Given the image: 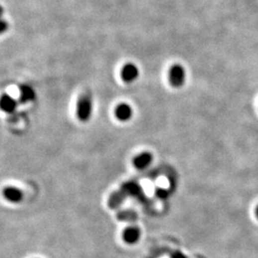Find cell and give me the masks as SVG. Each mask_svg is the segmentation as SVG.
Here are the masks:
<instances>
[{
  "mask_svg": "<svg viewBox=\"0 0 258 258\" xmlns=\"http://www.w3.org/2000/svg\"><path fill=\"white\" fill-rule=\"evenodd\" d=\"M93 112V101L89 95H83L77 103V116L80 121L87 122Z\"/></svg>",
  "mask_w": 258,
  "mask_h": 258,
  "instance_id": "obj_1",
  "label": "cell"
},
{
  "mask_svg": "<svg viewBox=\"0 0 258 258\" xmlns=\"http://www.w3.org/2000/svg\"><path fill=\"white\" fill-rule=\"evenodd\" d=\"M170 84L175 88L184 86L185 82V70L181 64L172 65L170 70Z\"/></svg>",
  "mask_w": 258,
  "mask_h": 258,
  "instance_id": "obj_2",
  "label": "cell"
},
{
  "mask_svg": "<svg viewBox=\"0 0 258 258\" xmlns=\"http://www.w3.org/2000/svg\"><path fill=\"white\" fill-rule=\"evenodd\" d=\"M141 230L139 227L137 226H128L126 227L123 232V241L126 243V244H129V245H133L136 244L140 238H141Z\"/></svg>",
  "mask_w": 258,
  "mask_h": 258,
  "instance_id": "obj_3",
  "label": "cell"
},
{
  "mask_svg": "<svg viewBox=\"0 0 258 258\" xmlns=\"http://www.w3.org/2000/svg\"><path fill=\"white\" fill-rule=\"evenodd\" d=\"M139 68L136 66L134 63H126L123 65L121 70V77L123 82L125 83H132L136 81L139 77Z\"/></svg>",
  "mask_w": 258,
  "mask_h": 258,
  "instance_id": "obj_4",
  "label": "cell"
},
{
  "mask_svg": "<svg viewBox=\"0 0 258 258\" xmlns=\"http://www.w3.org/2000/svg\"><path fill=\"white\" fill-rule=\"evenodd\" d=\"M115 115L121 122H127L133 116V109L128 103H120L115 109Z\"/></svg>",
  "mask_w": 258,
  "mask_h": 258,
  "instance_id": "obj_5",
  "label": "cell"
},
{
  "mask_svg": "<svg viewBox=\"0 0 258 258\" xmlns=\"http://www.w3.org/2000/svg\"><path fill=\"white\" fill-rule=\"evenodd\" d=\"M3 195L7 201L11 203H18L23 198L22 191L15 186H6L3 190Z\"/></svg>",
  "mask_w": 258,
  "mask_h": 258,
  "instance_id": "obj_6",
  "label": "cell"
},
{
  "mask_svg": "<svg viewBox=\"0 0 258 258\" xmlns=\"http://www.w3.org/2000/svg\"><path fill=\"white\" fill-rule=\"evenodd\" d=\"M153 157L149 152H143L139 155H137L134 160H133V164L137 170H145L148 168V166L152 163Z\"/></svg>",
  "mask_w": 258,
  "mask_h": 258,
  "instance_id": "obj_7",
  "label": "cell"
},
{
  "mask_svg": "<svg viewBox=\"0 0 258 258\" xmlns=\"http://www.w3.org/2000/svg\"><path fill=\"white\" fill-rule=\"evenodd\" d=\"M0 106L1 109L7 113H12L17 107V102L14 98L11 97L8 94H4L1 97L0 100Z\"/></svg>",
  "mask_w": 258,
  "mask_h": 258,
  "instance_id": "obj_8",
  "label": "cell"
},
{
  "mask_svg": "<svg viewBox=\"0 0 258 258\" xmlns=\"http://www.w3.org/2000/svg\"><path fill=\"white\" fill-rule=\"evenodd\" d=\"M125 198H126V195L124 194V192L122 189L119 191H115L109 197L108 206L110 207L111 209H117L123 204Z\"/></svg>",
  "mask_w": 258,
  "mask_h": 258,
  "instance_id": "obj_9",
  "label": "cell"
},
{
  "mask_svg": "<svg viewBox=\"0 0 258 258\" xmlns=\"http://www.w3.org/2000/svg\"><path fill=\"white\" fill-rule=\"evenodd\" d=\"M36 93L29 86H22L19 89V98L21 102H29L35 99Z\"/></svg>",
  "mask_w": 258,
  "mask_h": 258,
  "instance_id": "obj_10",
  "label": "cell"
},
{
  "mask_svg": "<svg viewBox=\"0 0 258 258\" xmlns=\"http://www.w3.org/2000/svg\"><path fill=\"white\" fill-rule=\"evenodd\" d=\"M122 190L126 196L138 197L142 193L141 186L136 183H127L123 184Z\"/></svg>",
  "mask_w": 258,
  "mask_h": 258,
  "instance_id": "obj_11",
  "label": "cell"
},
{
  "mask_svg": "<svg viewBox=\"0 0 258 258\" xmlns=\"http://www.w3.org/2000/svg\"><path fill=\"white\" fill-rule=\"evenodd\" d=\"M137 217L138 216H137L135 211L129 210V209L120 211L119 214H118V219L120 221L128 222V223H132V222L135 221Z\"/></svg>",
  "mask_w": 258,
  "mask_h": 258,
  "instance_id": "obj_12",
  "label": "cell"
},
{
  "mask_svg": "<svg viewBox=\"0 0 258 258\" xmlns=\"http://www.w3.org/2000/svg\"><path fill=\"white\" fill-rule=\"evenodd\" d=\"M172 258H186V257L184 256L182 253H180V252H176V253L173 254Z\"/></svg>",
  "mask_w": 258,
  "mask_h": 258,
  "instance_id": "obj_13",
  "label": "cell"
},
{
  "mask_svg": "<svg viewBox=\"0 0 258 258\" xmlns=\"http://www.w3.org/2000/svg\"><path fill=\"white\" fill-rule=\"evenodd\" d=\"M7 27H8V24L6 23V21L2 20V22H1V33H4L7 30Z\"/></svg>",
  "mask_w": 258,
  "mask_h": 258,
  "instance_id": "obj_14",
  "label": "cell"
},
{
  "mask_svg": "<svg viewBox=\"0 0 258 258\" xmlns=\"http://www.w3.org/2000/svg\"><path fill=\"white\" fill-rule=\"evenodd\" d=\"M257 215H258V209H257Z\"/></svg>",
  "mask_w": 258,
  "mask_h": 258,
  "instance_id": "obj_15",
  "label": "cell"
}]
</instances>
